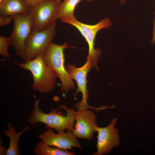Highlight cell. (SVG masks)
Listing matches in <instances>:
<instances>
[{"instance_id":"ffe728a7","label":"cell","mask_w":155,"mask_h":155,"mask_svg":"<svg viewBox=\"0 0 155 155\" xmlns=\"http://www.w3.org/2000/svg\"><path fill=\"white\" fill-rule=\"evenodd\" d=\"M127 0H121V1L122 4L124 3Z\"/></svg>"},{"instance_id":"5bb4252c","label":"cell","mask_w":155,"mask_h":155,"mask_svg":"<svg viewBox=\"0 0 155 155\" xmlns=\"http://www.w3.org/2000/svg\"><path fill=\"white\" fill-rule=\"evenodd\" d=\"M82 0H64L60 2L58 9L57 19H71L75 18L74 15L75 9Z\"/></svg>"},{"instance_id":"277c9868","label":"cell","mask_w":155,"mask_h":155,"mask_svg":"<svg viewBox=\"0 0 155 155\" xmlns=\"http://www.w3.org/2000/svg\"><path fill=\"white\" fill-rule=\"evenodd\" d=\"M62 22L70 24L76 28L85 39L88 46V54L87 57L92 61L96 69H98L97 61L100 56L101 51L94 48V41L96 35L100 30L108 28L112 23L107 18L101 20L97 24L89 25L82 23L76 18L61 20Z\"/></svg>"},{"instance_id":"ac0fdd59","label":"cell","mask_w":155,"mask_h":155,"mask_svg":"<svg viewBox=\"0 0 155 155\" xmlns=\"http://www.w3.org/2000/svg\"><path fill=\"white\" fill-rule=\"evenodd\" d=\"M31 7H32L37 4L42 0H26Z\"/></svg>"},{"instance_id":"2e32d148","label":"cell","mask_w":155,"mask_h":155,"mask_svg":"<svg viewBox=\"0 0 155 155\" xmlns=\"http://www.w3.org/2000/svg\"><path fill=\"white\" fill-rule=\"evenodd\" d=\"M10 45L8 38L5 36H0V53L3 57L9 58L11 55L9 54L8 48Z\"/></svg>"},{"instance_id":"9c48e42d","label":"cell","mask_w":155,"mask_h":155,"mask_svg":"<svg viewBox=\"0 0 155 155\" xmlns=\"http://www.w3.org/2000/svg\"><path fill=\"white\" fill-rule=\"evenodd\" d=\"M117 121L114 118L110 124L105 127L97 126L96 132L97 133L96 152L94 155H103L110 152L120 144L119 137L117 129L115 126Z\"/></svg>"},{"instance_id":"30bf717a","label":"cell","mask_w":155,"mask_h":155,"mask_svg":"<svg viewBox=\"0 0 155 155\" xmlns=\"http://www.w3.org/2000/svg\"><path fill=\"white\" fill-rule=\"evenodd\" d=\"M97 117L92 111L89 109L75 111V122L72 132L77 138L90 140L98 126Z\"/></svg>"},{"instance_id":"4fadbf2b","label":"cell","mask_w":155,"mask_h":155,"mask_svg":"<svg viewBox=\"0 0 155 155\" xmlns=\"http://www.w3.org/2000/svg\"><path fill=\"white\" fill-rule=\"evenodd\" d=\"M7 129L5 130L4 133L9 139V143L7 149H6L5 154L6 155H18L20 154L18 147L19 138L21 135L29 129V126H27L22 131L16 132V128L12 124H7Z\"/></svg>"},{"instance_id":"5b68a950","label":"cell","mask_w":155,"mask_h":155,"mask_svg":"<svg viewBox=\"0 0 155 155\" xmlns=\"http://www.w3.org/2000/svg\"><path fill=\"white\" fill-rule=\"evenodd\" d=\"M94 66L92 61L88 57L85 63L80 67H77L74 65L68 63L66 65L67 69L72 80L76 82L77 88L74 93V96L79 92L82 94L81 101L75 104V106L78 110H82L87 109H92L96 111L104 110L109 108V106H102L99 107H95L89 105L88 103V100L89 96L87 89L88 80L87 75L91 69Z\"/></svg>"},{"instance_id":"d6986e66","label":"cell","mask_w":155,"mask_h":155,"mask_svg":"<svg viewBox=\"0 0 155 155\" xmlns=\"http://www.w3.org/2000/svg\"><path fill=\"white\" fill-rule=\"evenodd\" d=\"M155 17L153 24V36L151 40V44L152 45L155 43V12H154Z\"/></svg>"},{"instance_id":"3957f363","label":"cell","mask_w":155,"mask_h":155,"mask_svg":"<svg viewBox=\"0 0 155 155\" xmlns=\"http://www.w3.org/2000/svg\"><path fill=\"white\" fill-rule=\"evenodd\" d=\"M68 45L66 43L58 45L52 42L42 53L46 64L59 78L61 92L63 94L73 89L75 85L65 66L64 51Z\"/></svg>"},{"instance_id":"7c38bea8","label":"cell","mask_w":155,"mask_h":155,"mask_svg":"<svg viewBox=\"0 0 155 155\" xmlns=\"http://www.w3.org/2000/svg\"><path fill=\"white\" fill-rule=\"evenodd\" d=\"M31 7L26 0H4L0 3V16H7L28 13Z\"/></svg>"},{"instance_id":"ba28073f","label":"cell","mask_w":155,"mask_h":155,"mask_svg":"<svg viewBox=\"0 0 155 155\" xmlns=\"http://www.w3.org/2000/svg\"><path fill=\"white\" fill-rule=\"evenodd\" d=\"M56 25L55 23L45 30L32 31L25 44L22 58L24 62L34 59L42 53L52 42L56 33Z\"/></svg>"},{"instance_id":"8992f818","label":"cell","mask_w":155,"mask_h":155,"mask_svg":"<svg viewBox=\"0 0 155 155\" xmlns=\"http://www.w3.org/2000/svg\"><path fill=\"white\" fill-rule=\"evenodd\" d=\"M60 2L57 0H42L31 7L28 14L32 20L34 30L43 31L56 23Z\"/></svg>"},{"instance_id":"7a4b0ae2","label":"cell","mask_w":155,"mask_h":155,"mask_svg":"<svg viewBox=\"0 0 155 155\" xmlns=\"http://www.w3.org/2000/svg\"><path fill=\"white\" fill-rule=\"evenodd\" d=\"M15 63L32 73L33 79L32 88L33 90L46 93L55 87L57 77L45 62L42 53L24 63Z\"/></svg>"},{"instance_id":"8fae6325","label":"cell","mask_w":155,"mask_h":155,"mask_svg":"<svg viewBox=\"0 0 155 155\" xmlns=\"http://www.w3.org/2000/svg\"><path fill=\"white\" fill-rule=\"evenodd\" d=\"M38 138L46 144L64 150H72L75 147L82 149L79 141L70 130L56 133L50 129L40 134Z\"/></svg>"},{"instance_id":"7402d4cb","label":"cell","mask_w":155,"mask_h":155,"mask_svg":"<svg viewBox=\"0 0 155 155\" xmlns=\"http://www.w3.org/2000/svg\"><path fill=\"white\" fill-rule=\"evenodd\" d=\"M59 2H61V0H57Z\"/></svg>"},{"instance_id":"6da1fadb","label":"cell","mask_w":155,"mask_h":155,"mask_svg":"<svg viewBox=\"0 0 155 155\" xmlns=\"http://www.w3.org/2000/svg\"><path fill=\"white\" fill-rule=\"evenodd\" d=\"M40 100V99H35L34 108L30 116L27 119L28 122L32 124L38 123H44L46 128L55 129L58 133L62 132L67 129L73 131L75 122V111L73 108H68L65 105H61L59 108L66 111V115L53 108L49 113L46 114L42 112L39 108Z\"/></svg>"},{"instance_id":"9a60e30c","label":"cell","mask_w":155,"mask_h":155,"mask_svg":"<svg viewBox=\"0 0 155 155\" xmlns=\"http://www.w3.org/2000/svg\"><path fill=\"white\" fill-rule=\"evenodd\" d=\"M37 155H74L72 151L64 150L54 146H49L42 141L37 143L33 150Z\"/></svg>"},{"instance_id":"e0dca14e","label":"cell","mask_w":155,"mask_h":155,"mask_svg":"<svg viewBox=\"0 0 155 155\" xmlns=\"http://www.w3.org/2000/svg\"><path fill=\"white\" fill-rule=\"evenodd\" d=\"M13 20V16H0V26H4L9 24Z\"/></svg>"},{"instance_id":"44dd1931","label":"cell","mask_w":155,"mask_h":155,"mask_svg":"<svg viewBox=\"0 0 155 155\" xmlns=\"http://www.w3.org/2000/svg\"><path fill=\"white\" fill-rule=\"evenodd\" d=\"M4 0H0V3L2 2Z\"/></svg>"},{"instance_id":"52a82bcc","label":"cell","mask_w":155,"mask_h":155,"mask_svg":"<svg viewBox=\"0 0 155 155\" xmlns=\"http://www.w3.org/2000/svg\"><path fill=\"white\" fill-rule=\"evenodd\" d=\"M13 30L8 38L10 45L14 48L16 54L22 58L26 43L34 30L31 18L28 13H19L13 16Z\"/></svg>"},{"instance_id":"603a6c76","label":"cell","mask_w":155,"mask_h":155,"mask_svg":"<svg viewBox=\"0 0 155 155\" xmlns=\"http://www.w3.org/2000/svg\"><path fill=\"white\" fill-rule=\"evenodd\" d=\"M87 1H92V0H87Z\"/></svg>"}]
</instances>
